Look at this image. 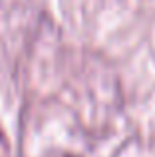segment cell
<instances>
[{
  "label": "cell",
  "mask_w": 155,
  "mask_h": 157,
  "mask_svg": "<svg viewBox=\"0 0 155 157\" xmlns=\"http://www.w3.org/2000/svg\"><path fill=\"white\" fill-rule=\"evenodd\" d=\"M66 157H74V155H66Z\"/></svg>",
  "instance_id": "obj_1"
},
{
  "label": "cell",
  "mask_w": 155,
  "mask_h": 157,
  "mask_svg": "<svg viewBox=\"0 0 155 157\" xmlns=\"http://www.w3.org/2000/svg\"><path fill=\"white\" fill-rule=\"evenodd\" d=\"M0 139H2V133H0Z\"/></svg>",
  "instance_id": "obj_2"
}]
</instances>
